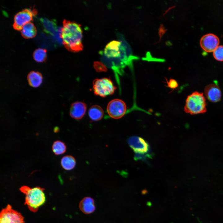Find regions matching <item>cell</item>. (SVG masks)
Masks as SVG:
<instances>
[{
  "label": "cell",
  "mask_w": 223,
  "mask_h": 223,
  "mask_svg": "<svg viewBox=\"0 0 223 223\" xmlns=\"http://www.w3.org/2000/svg\"><path fill=\"white\" fill-rule=\"evenodd\" d=\"M34 8H27L17 13L14 16L13 27L17 30H21L23 26L32 20L33 18L37 14Z\"/></svg>",
  "instance_id": "6"
},
{
  "label": "cell",
  "mask_w": 223,
  "mask_h": 223,
  "mask_svg": "<svg viewBox=\"0 0 223 223\" xmlns=\"http://www.w3.org/2000/svg\"><path fill=\"white\" fill-rule=\"evenodd\" d=\"M60 37L66 49L72 52H77L83 48L82 40V30L81 25L74 22L63 20Z\"/></svg>",
  "instance_id": "2"
},
{
  "label": "cell",
  "mask_w": 223,
  "mask_h": 223,
  "mask_svg": "<svg viewBox=\"0 0 223 223\" xmlns=\"http://www.w3.org/2000/svg\"><path fill=\"white\" fill-rule=\"evenodd\" d=\"M86 110V105L83 102H76L71 105L70 109V115L72 118L79 120L84 116Z\"/></svg>",
  "instance_id": "12"
},
{
  "label": "cell",
  "mask_w": 223,
  "mask_h": 223,
  "mask_svg": "<svg viewBox=\"0 0 223 223\" xmlns=\"http://www.w3.org/2000/svg\"><path fill=\"white\" fill-rule=\"evenodd\" d=\"M94 67L98 72H104L107 71L106 67L102 62L98 61L94 63Z\"/></svg>",
  "instance_id": "22"
},
{
  "label": "cell",
  "mask_w": 223,
  "mask_h": 223,
  "mask_svg": "<svg viewBox=\"0 0 223 223\" xmlns=\"http://www.w3.org/2000/svg\"><path fill=\"white\" fill-rule=\"evenodd\" d=\"M88 115L92 120L98 121L102 119L103 117L104 111L99 106L94 105L90 108L88 111Z\"/></svg>",
  "instance_id": "16"
},
{
  "label": "cell",
  "mask_w": 223,
  "mask_h": 223,
  "mask_svg": "<svg viewBox=\"0 0 223 223\" xmlns=\"http://www.w3.org/2000/svg\"><path fill=\"white\" fill-rule=\"evenodd\" d=\"M20 189L25 195V204L30 211L33 212H37L45 203L46 196L44 189L40 187L31 188L27 186H23Z\"/></svg>",
  "instance_id": "3"
},
{
  "label": "cell",
  "mask_w": 223,
  "mask_h": 223,
  "mask_svg": "<svg viewBox=\"0 0 223 223\" xmlns=\"http://www.w3.org/2000/svg\"><path fill=\"white\" fill-rule=\"evenodd\" d=\"M33 55L36 61L38 62H43L46 58V50L41 48L37 49L33 52Z\"/></svg>",
  "instance_id": "19"
},
{
  "label": "cell",
  "mask_w": 223,
  "mask_h": 223,
  "mask_svg": "<svg viewBox=\"0 0 223 223\" xmlns=\"http://www.w3.org/2000/svg\"><path fill=\"white\" fill-rule=\"evenodd\" d=\"M27 79L29 85L31 86L36 88L41 85L43 77L40 72L32 71L28 74Z\"/></svg>",
  "instance_id": "14"
},
{
  "label": "cell",
  "mask_w": 223,
  "mask_h": 223,
  "mask_svg": "<svg viewBox=\"0 0 223 223\" xmlns=\"http://www.w3.org/2000/svg\"><path fill=\"white\" fill-rule=\"evenodd\" d=\"M127 110L126 104L123 100L118 99H113L108 103L107 107V112L111 117L119 119L122 117Z\"/></svg>",
  "instance_id": "8"
},
{
  "label": "cell",
  "mask_w": 223,
  "mask_h": 223,
  "mask_svg": "<svg viewBox=\"0 0 223 223\" xmlns=\"http://www.w3.org/2000/svg\"><path fill=\"white\" fill-rule=\"evenodd\" d=\"M151 152L150 151L148 153L144 154H140L136 153L134 155V159L136 160H145L148 158H151L152 156Z\"/></svg>",
  "instance_id": "21"
},
{
  "label": "cell",
  "mask_w": 223,
  "mask_h": 223,
  "mask_svg": "<svg viewBox=\"0 0 223 223\" xmlns=\"http://www.w3.org/2000/svg\"><path fill=\"white\" fill-rule=\"evenodd\" d=\"M213 55L216 60L223 61V46H218L213 51Z\"/></svg>",
  "instance_id": "20"
},
{
  "label": "cell",
  "mask_w": 223,
  "mask_h": 223,
  "mask_svg": "<svg viewBox=\"0 0 223 223\" xmlns=\"http://www.w3.org/2000/svg\"><path fill=\"white\" fill-rule=\"evenodd\" d=\"M93 83L94 94L103 97L113 94L116 89L111 80L107 78L95 79Z\"/></svg>",
  "instance_id": "5"
},
{
  "label": "cell",
  "mask_w": 223,
  "mask_h": 223,
  "mask_svg": "<svg viewBox=\"0 0 223 223\" xmlns=\"http://www.w3.org/2000/svg\"><path fill=\"white\" fill-rule=\"evenodd\" d=\"M206 102L203 94L195 91L187 97L184 112L191 115L203 113L206 111Z\"/></svg>",
  "instance_id": "4"
},
{
  "label": "cell",
  "mask_w": 223,
  "mask_h": 223,
  "mask_svg": "<svg viewBox=\"0 0 223 223\" xmlns=\"http://www.w3.org/2000/svg\"><path fill=\"white\" fill-rule=\"evenodd\" d=\"M21 33L24 37L30 38L36 35L37 30L33 24L30 22L23 26L21 30Z\"/></svg>",
  "instance_id": "15"
},
{
  "label": "cell",
  "mask_w": 223,
  "mask_h": 223,
  "mask_svg": "<svg viewBox=\"0 0 223 223\" xmlns=\"http://www.w3.org/2000/svg\"><path fill=\"white\" fill-rule=\"evenodd\" d=\"M168 86L171 88H174L177 86V82L174 80H170L168 83Z\"/></svg>",
  "instance_id": "23"
},
{
  "label": "cell",
  "mask_w": 223,
  "mask_h": 223,
  "mask_svg": "<svg viewBox=\"0 0 223 223\" xmlns=\"http://www.w3.org/2000/svg\"><path fill=\"white\" fill-rule=\"evenodd\" d=\"M204 93L207 98L210 102H217L221 99V90L215 83L207 85L204 89Z\"/></svg>",
  "instance_id": "11"
},
{
  "label": "cell",
  "mask_w": 223,
  "mask_h": 223,
  "mask_svg": "<svg viewBox=\"0 0 223 223\" xmlns=\"http://www.w3.org/2000/svg\"><path fill=\"white\" fill-rule=\"evenodd\" d=\"M61 164L63 169L67 170H70L75 167L76 161L73 156L69 155H66L62 158Z\"/></svg>",
  "instance_id": "17"
},
{
  "label": "cell",
  "mask_w": 223,
  "mask_h": 223,
  "mask_svg": "<svg viewBox=\"0 0 223 223\" xmlns=\"http://www.w3.org/2000/svg\"><path fill=\"white\" fill-rule=\"evenodd\" d=\"M79 207L84 213L89 214L93 212L95 208L94 199L90 197L84 198L80 202Z\"/></svg>",
  "instance_id": "13"
},
{
  "label": "cell",
  "mask_w": 223,
  "mask_h": 223,
  "mask_svg": "<svg viewBox=\"0 0 223 223\" xmlns=\"http://www.w3.org/2000/svg\"><path fill=\"white\" fill-rule=\"evenodd\" d=\"M52 150L56 155H60L64 153L66 150V146L63 142L57 140L55 141L52 146Z\"/></svg>",
  "instance_id": "18"
},
{
  "label": "cell",
  "mask_w": 223,
  "mask_h": 223,
  "mask_svg": "<svg viewBox=\"0 0 223 223\" xmlns=\"http://www.w3.org/2000/svg\"><path fill=\"white\" fill-rule=\"evenodd\" d=\"M104 56L112 60V68L121 70L126 66L131 65L132 61L137 57L132 55L130 47L127 43L122 41L113 40L108 43L103 51Z\"/></svg>",
  "instance_id": "1"
},
{
  "label": "cell",
  "mask_w": 223,
  "mask_h": 223,
  "mask_svg": "<svg viewBox=\"0 0 223 223\" xmlns=\"http://www.w3.org/2000/svg\"><path fill=\"white\" fill-rule=\"evenodd\" d=\"M0 223H25V222L21 214L8 204L0 212Z\"/></svg>",
  "instance_id": "7"
},
{
  "label": "cell",
  "mask_w": 223,
  "mask_h": 223,
  "mask_svg": "<svg viewBox=\"0 0 223 223\" xmlns=\"http://www.w3.org/2000/svg\"><path fill=\"white\" fill-rule=\"evenodd\" d=\"M220 41L218 37L212 34L203 35L201 38L200 43L202 48L207 52H212L218 46Z\"/></svg>",
  "instance_id": "10"
},
{
  "label": "cell",
  "mask_w": 223,
  "mask_h": 223,
  "mask_svg": "<svg viewBox=\"0 0 223 223\" xmlns=\"http://www.w3.org/2000/svg\"><path fill=\"white\" fill-rule=\"evenodd\" d=\"M128 142L130 146L136 153L144 154L150 151L148 144L141 138L131 137L128 139Z\"/></svg>",
  "instance_id": "9"
}]
</instances>
